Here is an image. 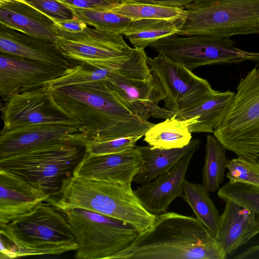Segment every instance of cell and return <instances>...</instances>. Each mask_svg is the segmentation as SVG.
Listing matches in <instances>:
<instances>
[{
  "label": "cell",
  "mask_w": 259,
  "mask_h": 259,
  "mask_svg": "<svg viewBox=\"0 0 259 259\" xmlns=\"http://www.w3.org/2000/svg\"><path fill=\"white\" fill-rule=\"evenodd\" d=\"M179 20L153 19L135 20L122 35L129 40L134 48L145 49L160 38L176 34L179 31Z\"/></svg>",
  "instance_id": "25"
},
{
  "label": "cell",
  "mask_w": 259,
  "mask_h": 259,
  "mask_svg": "<svg viewBox=\"0 0 259 259\" xmlns=\"http://www.w3.org/2000/svg\"><path fill=\"white\" fill-rule=\"evenodd\" d=\"M143 163L141 154L136 147L110 154L87 153L72 175L89 179H112L132 186L133 179L140 171Z\"/></svg>",
  "instance_id": "14"
},
{
  "label": "cell",
  "mask_w": 259,
  "mask_h": 259,
  "mask_svg": "<svg viewBox=\"0 0 259 259\" xmlns=\"http://www.w3.org/2000/svg\"><path fill=\"white\" fill-rule=\"evenodd\" d=\"M50 197L19 176L0 168V226L29 212Z\"/></svg>",
  "instance_id": "16"
},
{
  "label": "cell",
  "mask_w": 259,
  "mask_h": 259,
  "mask_svg": "<svg viewBox=\"0 0 259 259\" xmlns=\"http://www.w3.org/2000/svg\"><path fill=\"white\" fill-rule=\"evenodd\" d=\"M37 1V0H17V1H19V2H21L22 3H29V2H33V1Z\"/></svg>",
  "instance_id": "36"
},
{
  "label": "cell",
  "mask_w": 259,
  "mask_h": 259,
  "mask_svg": "<svg viewBox=\"0 0 259 259\" xmlns=\"http://www.w3.org/2000/svg\"><path fill=\"white\" fill-rule=\"evenodd\" d=\"M78 244L79 259H116L139 233L131 224L82 208L63 210Z\"/></svg>",
  "instance_id": "8"
},
{
  "label": "cell",
  "mask_w": 259,
  "mask_h": 259,
  "mask_svg": "<svg viewBox=\"0 0 259 259\" xmlns=\"http://www.w3.org/2000/svg\"><path fill=\"white\" fill-rule=\"evenodd\" d=\"M148 64L163 89L164 107L174 113L193 108L220 93L207 80L161 53L148 57Z\"/></svg>",
  "instance_id": "10"
},
{
  "label": "cell",
  "mask_w": 259,
  "mask_h": 259,
  "mask_svg": "<svg viewBox=\"0 0 259 259\" xmlns=\"http://www.w3.org/2000/svg\"><path fill=\"white\" fill-rule=\"evenodd\" d=\"M194 152L180 159L169 170L134 191L147 211L155 215L165 212L174 199L182 197L186 174Z\"/></svg>",
  "instance_id": "15"
},
{
  "label": "cell",
  "mask_w": 259,
  "mask_h": 259,
  "mask_svg": "<svg viewBox=\"0 0 259 259\" xmlns=\"http://www.w3.org/2000/svg\"><path fill=\"white\" fill-rule=\"evenodd\" d=\"M209 193L202 184L190 182L185 179L182 197L191 207L196 218L216 238L220 215L209 197Z\"/></svg>",
  "instance_id": "24"
},
{
  "label": "cell",
  "mask_w": 259,
  "mask_h": 259,
  "mask_svg": "<svg viewBox=\"0 0 259 259\" xmlns=\"http://www.w3.org/2000/svg\"><path fill=\"white\" fill-rule=\"evenodd\" d=\"M90 141L79 132L0 158V168L23 178L51 196L72 175Z\"/></svg>",
  "instance_id": "5"
},
{
  "label": "cell",
  "mask_w": 259,
  "mask_h": 259,
  "mask_svg": "<svg viewBox=\"0 0 259 259\" xmlns=\"http://www.w3.org/2000/svg\"><path fill=\"white\" fill-rule=\"evenodd\" d=\"M213 135L226 149L238 156L256 159L259 155V68L243 78Z\"/></svg>",
  "instance_id": "7"
},
{
  "label": "cell",
  "mask_w": 259,
  "mask_h": 259,
  "mask_svg": "<svg viewBox=\"0 0 259 259\" xmlns=\"http://www.w3.org/2000/svg\"><path fill=\"white\" fill-rule=\"evenodd\" d=\"M17 0H0V4H3L5 3L10 2L12 1H17Z\"/></svg>",
  "instance_id": "37"
},
{
  "label": "cell",
  "mask_w": 259,
  "mask_h": 259,
  "mask_svg": "<svg viewBox=\"0 0 259 259\" xmlns=\"http://www.w3.org/2000/svg\"><path fill=\"white\" fill-rule=\"evenodd\" d=\"M184 9L177 34H259V0H194Z\"/></svg>",
  "instance_id": "6"
},
{
  "label": "cell",
  "mask_w": 259,
  "mask_h": 259,
  "mask_svg": "<svg viewBox=\"0 0 259 259\" xmlns=\"http://www.w3.org/2000/svg\"><path fill=\"white\" fill-rule=\"evenodd\" d=\"M105 81L130 111L145 120H148L151 116L166 119L175 114L158 105L165 96L158 78L152 72L144 79L116 75Z\"/></svg>",
  "instance_id": "12"
},
{
  "label": "cell",
  "mask_w": 259,
  "mask_h": 259,
  "mask_svg": "<svg viewBox=\"0 0 259 259\" xmlns=\"http://www.w3.org/2000/svg\"><path fill=\"white\" fill-rule=\"evenodd\" d=\"M258 157H259V155H258Z\"/></svg>",
  "instance_id": "38"
},
{
  "label": "cell",
  "mask_w": 259,
  "mask_h": 259,
  "mask_svg": "<svg viewBox=\"0 0 259 259\" xmlns=\"http://www.w3.org/2000/svg\"><path fill=\"white\" fill-rule=\"evenodd\" d=\"M121 3H142L184 8L194 0H117Z\"/></svg>",
  "instance_id": "35"
},
{
  "label": "cell",
  "mask_w": 259,
  "mask_h": 259,
  "mask_svg": "<svg viewBox=\"0 0 259 259\" xmlns=\"http://www.w3.org/2000/svg\"><path fill=\"white\" fill-rule=\"evenodd\" d=\"M217 239L197 218L174 212L156 215L116 259H226Z\"/></svg>",
  "instance_id": "2"
},
{
  "label": "cell",
  "mask_w": 259,
  "mask_h": 259,
  "mask_svg": "<svg viewBox=\"0 0 259 259\" xmlns=\"http://www.w3.org/2000/svg\"><path fill=\"white\" fill-rule=\"evenodd\" d=\"M73 8L108 10L120 3L117 0H57Z\"/></svg>",
  "instance_id": "34"
},
{
  "label": "cell",
  "mask_w": 259,
  "mask_h": 259,
  "mask_svg": "<svg viewBox=\"0 0 259 259\" xmlns=\"http://www.w3.org/2000/svg\"><path fill=\"white\" fill-rule=\"evenodd\" d=\"M75 16L88 25L102 31L122 35L134 20L107 11L73 8Z\"/></svg>",
  "instance_id": "28"
},
{
  "label": "cell",
  "mask_w": 259,
  "mask_h": 259,
  "mask_svg": "<svg viewBox=\"0 0 259 259\" xmlns=\"http://www.w3.org/2000/svg\"><path fill=\"white\" fill-rule=\"evenodd\" d=\"M144 135L97 141H89L87 152L91 154H105L121 152L135 148Z\"/></svg>",
  "instance_id": "32"
},
{
  "label": "cell",
  "mask_w": 259,
  "mask_h": 259,
  "mask_svg": "<svg viewBox=\"0 0 259 259\" xmlns=\"http://www.w3.org/2000/svg\"><path fill=\"white\" fill-rule=\"evenodd\" d=\"M218 195L224 201L235 202L254 212L259 231V188L229 181L219 189Z\"/></svg>",
  "instance_id": "29"
},
{
  "label": "cell",
  "mask_w": 259,
  "mask_h": 259,
  "mask_svg": "<svg viewBox=\"0 0 259 259\" xmlns=\"http://www.w3.org/2000/svg\"><path fill=\"white\" fill-rule=\"evenodd\" d=\"M150 47L191 71L204 65L239 64L245 61L259 66V52L241 50L228 37L174 34L158 39Z\"/></svg>",
  "instance_id": "9"
},
{
  "label": "cell",
  "mask_w": 259,
  "mask_h": 259,
  "mask_svg": "<svg viewBox=\"0 0 259 259\" xmlns=\"http://www.w3.org/2000/svg\"><path fill=\"white\" fill-rule=\"evenodd\" d=\"M201 141L191 140L186 146L179 148L164 149L148 146H136L142 156L143 163L133 182L147 184L163 173L169 170L182 158L199 148Z\"/></svg>",
  "instance_id": "21"
},
{
  "label": "cell",
  "mask_w": 259,
  "mask_h": 259,
  "mask_svg": "<svg viewBox=\"0 0 259 259\" xmlns=\"http://www.w3.org/2000/svg\"><path fill=\"white\" fill-rule=\"evenodd\" d=\"M0 53L64 69L70 66L53 43L2 25L0 26Z\"/></svg>",
  "instance_id": "17"
},
{
  "label": "cell",
  "mask_w": 259,
  "mask_h": 259,
  "mask_svg": "<svg viewBox=\"0 0 259 259\" xmlns=\"http://www.w3.org/2000/svg\"><path fill=\"white\" fill-rule=\"evenodd\" d=\"M227 168L229 182L248 184L259 188V160L238 156L230 160Z\"/></svg>",
  "instance_id": "31"
},
{
  "label": "cell",
  "mask_w": 259,
  "mask_h": 259,
  "mask_svg": "<svg viewBox=\"0 0 259 259\" xmlns=\"http://www.w3.org/2000/svg\"><path fill=\"white\" fill-rule=\"evenodd\" d=\"M50 90L56 103L79 121L80 132L91 141L144 135L155 124L130 111L105 80Z\"/></svg>",
  "instance_id": "1"
},
{
  "label": "cell",
  "mask_w": 259,
  "mask_h": 259,
  "mask_svg": "<svg viewBox=\"0 0 259 259\" xmlns=\"http://www.w3.org/2000/svg\"><path fill=\"white\" fill-rule=\"evenodd\" d=\"M230 161L226 148L213 135H208L205 145L204 165L202 169V185L209 192L219 190Z\"/></svg>",
  "instance_id": "26"
},
{
  "label": "cell",
  "mask_w": 259,
  "mask_h": 259,
  "mask_svg": "<svg viewBox=\"0 0 259 259\" xmlns=\"http://www.w3.org/2000/svg\"><path fill=\"white\" fill-rule=\"evenodd\" d=\"M111 76L106 69H98L82 65L70 66L59 77L49 83L50 89L68 85L105 80Z\"/></svg>",
  "instance_id": "30"
},
{
  "label": "cell",
  "mask_w": 259,
  "mask_h": 259,
  "mask_svg": "<svg viewBox=\"0 0 259 259\" xmlns=\"http://www.w3.org/2000/svg\"><path fill=\"white\" fill-rule=\"evenodd\" d=\"M1 258L59 255L78 244L64 211L47 201L0 226Z\"/></svg>",
  "instance_id": "4"
},
{
  "label": "cell",
  "mask_w": 259,
  "mask_h": 259,
  "mask_svg": "<svg viewBox=\"0 0 259 259\" xmlns=\"http://www.w3.org/2000/svg\"><path fill=\"white\" fill-rule=\"evenodd\" d=\"M235 95L227 91L221 92L196 106L176 113L182 119L198 116L197 122L189 128L191 133H213L225 116Z\"/></svg>",
  "instance_id": "22"
},
{
  "label": "cell",
  "mask_w": 259,
  "mask_h": 259,
  "mask_svg": "<svg viewBox=\"0 0 259 259\" xmlns=\"http://www.w3.org/2000/svg\"><path fill=\"white\" fill-rule=\"evenodd\" d=\"M63 210L82 208L119 220L140 234L152 226L156 215L147 211L132 186L116 180L89 179L73 175L47 201Z\"/></svg>",
  "instance_id": "3"
},
{
  "label": "cell",
  "mask_w": 259,
  "mask_h": 259,
  "mask_svg": "<svg viewBox=\"0 0 259 259\" xmlns=\"http://www.w3.org/2000/svg\"><path fill=\"white\" fill-rule=\"evenodd\" d=\"M0 23L53 44L59 38L55 22L51 18L19 1L0 4Z\"/></svg>",
  "instance_id": "20"
},
{
  "label": "cell",
  "mask_w": 259,
  "mask_h": 259,
  "mask_svg": "<svg viewBox=\"0 0 259 259\" xmlns=\"http://www.w3.org/2000/svg\"><path fill=\"white\" fill-rule=\"evenodd\" d=\"M71 125L51 123L27 125L0 133V158L79 132Z\"/></svg>",
  "instance_id": "19"
},
{
  "label": "cell",
  "mask_w": 259,
  "mask_h": 259,
  "mask_svg": "<svg viewBox=\"0 0 259 259\" xmlns=\"http://www.w3.org/2000/svg\"><path fill=\"white\" fill-rule=\"evenodd\" d=\"M198 116L186 119L177 117L176 113L155 124L145 134L144 140L154 148L169 149L182 148L192 140L189 126L197 122Z\"/></svg>",
  "instance_id": "23"
},
{
  "label": "cell",
  "mask_w": 259,
  "mask_h": 259,
  "mask_svg": "<svg viewBox=\"0 0 259 259\" xmlns=\"http://www.w3.org/2000/svg\"><path fill=\"white\" fill-rule=\"evenodd\" d=\"M65 69L34 60L0 53V95L10 96L48 85Z\"/></svg>",
  "instance_id": "13"
},
{
  "label": "cell",
  "mask_w": 259,
  "mask_h": 259,
  "mask_svg": "<svg viewBox=\"0 0 259 259\" xmlns=\"http://www.w3.org/2000/svg\"><path fill=\"white\" fill-rule=\"evenodd\" d=\"M220 216L217 240L228 255L259 233L254 212L235 202L225 200Z\"/></svg>",
  "instance_id": "18"
},
{
  "label": "cell",
  "mask_w": 259,
  "mask_h": 259,
  "mask_svg": "<svg viewBox=\"0 0 259 259\" xmlns=\"http://www.w3.org/2000/svg\"><path fill=\"white\" fill-rule=\"evenodd\" d=\"M25 4L41 12L54 22L76 18L73 8L56 0H37Z\"/></svg>",
  "instance_id": "33"
},
{
  "label": "cell",
  "mask_w": 259,
  "mask_h": 259,
  "mask_svg": "<svg viewBox=\"0 0 259 259\" xmlns=\"http://www.w3.org/2000/svg\"><path fill=\"white\" fill-rule=\"evenodd\" d=\"M2 130L27 125L60 123L80 128V122L55 101L48 85L13 95L1 108Z\"/></svg>",
  "instance_id": "11"
},
{
  "label": "cell",
  "mask_w": 259,
  "mask_h": 259,
  "mask_svg": "<svg viewBox=\"0 0 259 259\" xmlns=\"http://www.w3.org/2000/svg\"><path fill=\"white\" fill-rule=\"evenodd\" d=\"M107 11L134 21L153 19L176 21L181 19L185 13L184 8L182 7L133 3H121Z\"/></svg>",
  "instance_id": "27"
}]
</instances>
